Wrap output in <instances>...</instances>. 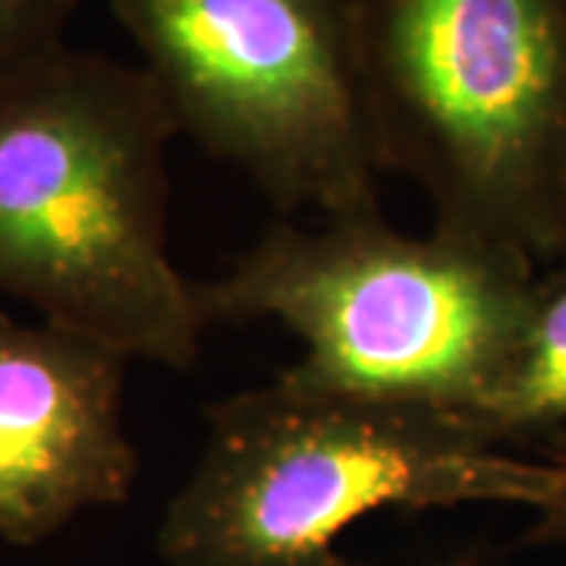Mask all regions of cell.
I'll return each instance as SVG.
<instances>
[{
    "label": "cell",
    "mask_w": 566,
    "mask_h": 566,
    "mask_svg": "<svg viewBox=\"0 0 566 566\" xmlns=\"http://www.w3.org/2000/svg\"><path fill=\"white\" fill-rule=\"evenodd\" d=\"M177 123L133 63L57 44L0 76V293L129 359L189 368L202 312L167 249Z\"/></svg>",
    "instance_id": "obj_1"
},
{
    "label": "cell",
    "mask_w": 566,
    "mask_h": 566,
    "mask_svg": "<svg viewBox=\"0 0 566 566\" xmlns=\"http://www.w3.org/2000/svg\"><path fill=\"white\" fill-rule=\"evenodd\" d=\"M202 457L158 526L164 566H346L337 538L375 510L551 501L560 465L506 453L444 409L281 371L205 409Z\"/></svg>",
    "instance_id": "obj_2"
},
{
    "label": "cell",
    "mask_w": 566,
    "mask_h": 566,
    "mask_svg": "<svg viewBox=\"0 0 566 566\" xmlns=\"http://www.w3.org/2000/svg\"><path fill=\"white\" fill-rule=\"evenodd\" d=\"M356 29L381 170L431 227L566 255V0H356Z\"/></svg>",
    "instance_id": "obj_3"
},
{
    "label": "cell",
    "mask_w": 566,
    "mask_h": 566,
    "mask_svg": "<svg viewBox=\"0 0 566 566\" xmlns=\"http://www.w3.org/2000/svg\"><path fill=\"white\" fill-rule=\"evenodd\" d=\"M535 271L434 227L406 237L371 208L312 230L274 223L218 281H196V303L205 327L281 322L305 346L286 371L308 385L431 406L482 428Z\"/></svg>",
    "instance_id": "obj_4"
},
{
    "label": "cell",
    "mask_w": 566,
    "mask_h": 566,
    "mask_svg": "<svg viewBox=\"0 0 566 566\" xmlns=\"http://www.w3.org/2000/svg\"><path fill=\"white\" fill-rule=\"evenodd\" d=\"M177 133L281 211L378 208L356 0H111Z\"/></svg>",
    "instance_id": "obj_5"
},
{
    "label": "cell",
    "mask_w": 566,
    "mask_h": 566,
    "mask_svg": "<svg viewBox=\"0 0 566 566\" xmlns=\"http://www.w3.org/2000/svg\"><path fill=\"white\" fill-rule=\"evenodd\" d=\"M129 356L0 308V538L41 545L82 510L129 501L139 457L123 428Z\"/></svg>",
    "instance_id": "obj_6"
},
{
    "label": "cell",
    "mask_w": 566,
    "mask_h": 566,
    "mask_svg": "<svg viewBox=\"0 0 566 566\" xmlns=\"http://www.w3.org/2000/svg\"><path fill=\"white\" fill-rule=\"evenodd\" d=\"M566 424V255L535 271L520 337L482 409V428L513 444Z\"/></svg>",
    "instance_id": "obj_7"
},
{
    "label": "cell",
    "mask_w": 566,
    "mask_h": 566,
    "mask_svg": "<svg viewBox=\"0 0 566 566\" xmlns=\"http://www.w3.org/2000/svg\"><path fill=\"white\" fill-rule=\"evenodd\" d=\"M80 0H0V76L63 44Z\"/></svg>",
    "instance_id": "obj_8"
},
{
    "label": "cell",
    "mask_w": 566,
    "mask_h": 566,
    "mask_svg": "<svg viewBox=\"0 0 566 566\" xmlns=\"http://www.w3.org/2000/svg\"><path fill=\"white\" fill-rule=\"evenodd\" d=\"M557 465H560L557 488H554L551 501L542 506V523L535 528V538H542V542H564L566 545V457H560Z\"/></svg>",
    "instance_id": "obj_9"
},
{
    "label": "cell",
    "mask_w": 566,
    "mask_h": 566,
    "mask_svg": "<svg viewBox=\"0 0 566 566\" xmlns=\"http://www.w3.org/2000/svg\"><path fill=\"white\" fill-rule=\"evenodd\" d=\"M460 566H463V564H460Z\"/></svg>",
    "instance_id": "obj_10"
}]
</instances>
